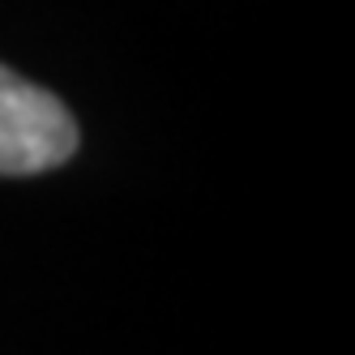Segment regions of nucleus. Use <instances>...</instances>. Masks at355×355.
I'll return each mask as SVG.
<instances>
[{
  "label": "nucleus",
  "instance_id": "f257e3e1",
  "mask_svg": "<svg viewBox=\"0 0 355 355\" xmlns=\"http://www.w3.org/2000/svg\"><path fill=\"white\" fill-rule=\"evenodd\" d=\"M78 150V120L52 90L0 64V175L52 171Z\"/></svg>",
  "mask_w": 355,
  "mask_h": 355
}]
</instances>
